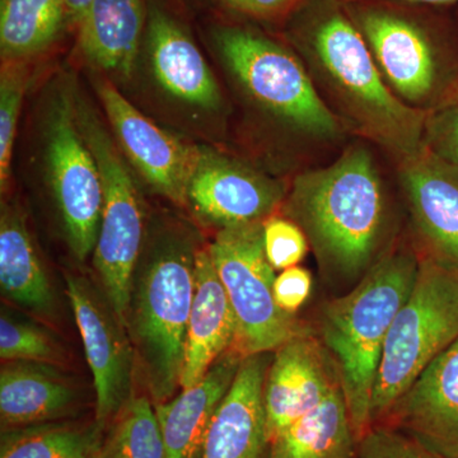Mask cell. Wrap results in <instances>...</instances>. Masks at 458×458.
Masks as SVG:
<instances>
[{
  "mask_svg": "<svg viewBox=\"0 0 458 458\" xmlns=\"http://www.w3.org/2000/svg\"><path fill=\"white\" fill-rule=\"evenodd\" d=\"M316 71L355 131L403 161L426 144L428 114L390 89L366 38L339 13L330 14L312 36Z\"/></svg>",
  "mask_w": 458,
  "mask_h": 458,
  "instance_id": "277c9868",
  "label": "cell"
},
{
  "mask_svg": "<svg viewBox=\"0 0 458 458\" xmlns=\"http://www.w3.org/2000/svg\"><path fill=\"white\" fill-rule=\"evenodd\" d=\"M237 336L236 313L214 267L209 250L199 249L180 387L183 390L200 382L216 360L234 348Z\"/></svg>",
  "mask_w": 458,
  "mask_h": 458,
  "instance_id": "d6986e66",
  "label": "cell"
},
{
  "mask_svg": "<svg viewBox=\"0 0 458 458\" xmlns=\"http://www.w3.org/2000/svg\"><path fill=\"white\" fill-rule=\"evenodd\" d=\"M378 423L443 458H458V340L420 373Z\"/></svg>",
  "mask_w": 458,
  "mask_h": 458,
  "instance_id": "5bb4252c",
  "label": "cell"
},
{
  "mask_svg": "<svg viewBox=\"0 0 458 458\" xmlns=\"http://www.w3.org/2000/svg\"><path fill=\"white\" fill-rule=\"evenodd\" d=\"M229 5L256 17H274L292 7L295 0H225Z\"/></svg>",
  "mask_w": 458,
  "mask_h": 458,
  "instance_id": "836d02e7",
  "label": "cell"
},
{
  "mask_svg": "<svg viewBox=\"0 0 458 458\" xmlns=\"http://www.w3.org/2000/svg\"><path fill=\"white\" fill-rule=\"evenodd\" d=\"M143 26L141 0H92L78 21V47L95 68L129 78Z\"/></svg>",
  "mask_w": 458,
  "mask_h": 458,
  "instance_id": "7402d4cb",
  "label": "cell"
},
{
  "mask_svg": "<svg viewBox=\"0 0 458 458\" xmlns=\"http://www.w3.org/2000/svg\"><path fill=\"white\" fill-rule=\"evenodd\" d=\"M273 352L243 357L213 419L203 458H270L264 387Z\"/></svg>",
  "mask_w": 458,
  "mask_h": 458,
  "instance_id": "e0dca14e",
  "label": "cell"
},
{
  "mask_svg": "<svg viewBox=\"0 0 458 458\" xmlns=\"http://www.w3.org/2000/svg\"><path fill=\"white\" fill-rule=\"evenodd\" d=\"M243 357L238 349H229L200 382L155 405L168 458H203L213 419L233 385Z\"/></svg>",
  "mask_w": 458,
  "mask_h": 458,
  "instance_id": "ac0fdd59",
  "label": "cell"
},
{
  "mask_svg": "<svg viewBox=\"0 0 458 458\" xmlns=\"http://www.w3.org/2000/svg\"><path fill=\"white\" fill-rule=\"evenodd\" d=\"M285 200L278 181L210 149L198 147L186 203L219 229L264 222Z\"/></svg>",
  "mask_w": 458,
  "mask_h": 458,
  "instance_id": "8fae6325",
  "label": "cell"
},
{
  "mask_svg": "<svg viewBox=\"0 0 458 458\" xmlns=\"http://www.w3.org/2000/svg\"><path fill=\"white\" fill-rule=\"evenodd\" d=\"M399 164L401 183L426 256L458 270V168L427 144Z\"/></svg>",
  "mask_w": 458,
  "mask_h": 458,
  "instance_id": "9a60e30c",
  "label": "cell"
},
{
  "mask_svg": "<svg viewBox=\"0 0 458 458\" xmlns=\"http://www.w3.org/2000/svg\"><path fill=\"white\" fill-rule=\"evenodd\" d=\"M98 93L116 140L135 170L158 194L185 204L198 147L182 143L156 125L110 81H98Z\"/></svg>",
  "mask_w": 458,
  "mask_h": 458,
  "instance_id": "7c38bea8",
  "label": "cell"
},
{
  "mask_svg": "<svg viewBox=\"0 0 458 458\" xmlns=\"http://www.w3.org/2000/svg\"><path fill=\"white\" fill-rule=\"evenodd\" d=\"M77 400V390L53 364L13 360L2 366V429L60 420L73 411Z\"/></svg>",
  "mask_w": 458,
  "mask_h": 458,
  "instance_id": "44dd1931",
  "label": "cell"
},
{
  "mask_svg": "<svg viewBox=\"0 0 458 458\" xmlns=\"http://www.w3.org/2000/svg\"><path fill=\"white\" fill-rule=\"evenodd\" d=\"M265 254L276 270L297 267L309 251V240L291 219L269 216L264 221Z\"/></svg>",
  "mask_w": 458,
  "mask_h": 458,
  "instance_id": "f546056e",
  "label": "cell"
},
{
  "mask_svg": "<svg viewBox=\"0 0 458 458\" xmlns=\"http://www.w3.org/2000/svg\"><path fill=\"white\" fill-rule=\"evenodd\" d=\"M106 426L50 421L2 429L0 458H90L105 445Z\"/></svg>",
  "mask_w": 458,
  "mask_h": 458,
  "instance_id": "484cf974",
  "label": "cell"
},
{
  "mask_svg": "<svg viewBox=\"0 0 458 458\" xmlns=\"http://www.w3.org/2000/svg\"><path fill=\"white\" fill-rule=\"evenodd\" d=\"M0 288L7 300L30 311L53 310L49 278L36 252L25 214L14 204H3L0 216Z\"/></svg>",
  "mask_w": 458,
  "mask_h": 458,
  "instance_id": "603a6c76",
  "label": "cell"
},
{
  "mask_svg": "<svg viewBox=\"0 0 458 458\" xmlns=\"http://www.w3.org/2000/svg\"><path fill=\"white\" fill-rule=\"evenodd\" d=\"M284 201L327 278L354 284L378 261L387 201L366 148H351L333 165L298 174Z\"/></svg>",
  "mask_w": 458,
  "mask_h": 458,
  "instance_id": "6da1fadb",
  "label": "cell"
},
{
  "mask_svg": "<svg viewBox=\"0 0 458 458\" xmlns=\"http://www.w3.org/2000/svg\"><path fill=\"white\" fill-rule=\"evenodd\" d=\"M45 131L51 191L69 247L83 261L98 243L104 189L98 161L78 125L71 89L59 90L51 101Z\"/></svg>",
  "mask_w": 458,
  "mask_h": 458,
  "instance_id": "9c48e42d",
  "label": "cell"
},
{
  "mask_svg": "<svg viewBox=\"0 0 458 458\" xmlns=\"http://www.w3.org/2000/svg\"><path fill=\"white\" fill-rule=\"evenodd\" d=\"M312 292V276L302 267L283 270L274 282V298L280 309L286 313L295 312L309 300Z\"/></svg>",
  "mask_w": 458,
  "mask_h": 458,
  "instance_id": "d6a6232c",
  "label": "cell"
},
{
  "mask_svg": "<svg viewBox=\"0 0 458 458\" xmlns=\"http://www.w3.org/2000/svg\"><path fill=\"white\" fill-rule=\"evenodd\" d=\"M198 250L182 232H165L141 250L132 276L126 330L155 405L180 386Z\"/></svg>",
  "mask_w": 458,
  "mask_h": 458,
  "instance_id": "3957f363",
  "label": "cell"
},
{
  "mask_svg": "<svg viewBox=\"0 0 458 458\" xmlns=\"http://www.w3.org/2000/svg\"><path fill=\"white\" fill-rule=\"evenodd\" d=\"M419 260L403 247L381 256L349 293L322 311L319 340L335 364L358 441L372 427L370 405L386 337L414 286Z\"/></svg>",
  "mask_w": 458,
  "mask_h": 458,
  "instance_id": "7a4b0ae2",
  "label": "cell"
},
{
  "mask_svg": "<svg viewBox=\"0 0 458 458\" xmlns=\"http://www.w3.org/2000/svg\"><path fill=\"white\" fill-rule=\"evenodd\" d=\"M346 2H355V0H346ZM405 2L424 3V4H450V3H457L458 0H405Z\"/></svg>",
  "mask_w": 458,
  "mask_h": 458,
  "instance_id": "d590c367",
  "label": "cell"
},
{
  "mask_svg": "<svg viewBox=\"0 0 458 458\" xmlns=\"http://www.w3.org/2000/svg\"><path fill=\"white\" fill-rule=\"evenodd\" d=\"M426 144L437 156L458 168V101L428 114Z\"/></svg>",
  "mask_w": 458,
  "mask_h": 458,
  "instance_id": "1f68e13d",
  "label": "cell"
},
{
  "mask_svg": "<svg viewBox=\"0 0 458 458\" xmlns=\"http://www.w3.org/2000/svg\"><path fill=\"white\" fill-rule=\"evenodd\" d=\"M360 25L390 89L419 110L429 104L441 81V64L426 32L387 12H366Z\"/></svg>",
  "mask_w": 458,
  "mask_h": 458,
  "instance_id": "2e32d148",
  "label": "cell"
},
{
  "mask_svg": "<svg viewBox=\"0 0 458 458\" xmlns=\"http://www.w3.org/2000/svg\"><path fill=\"white\" fill-rule=\"evenodd\" d=\"M0 357L5 361L29 360L55 363L60 352L47 330L8 313L0 318Z\"/></svg>",
  "mask_w": 458,
  "mask_h": 458,
  "instance_id": "f1b7e54d",
  "label": "cell"
},
{
  "mask_svg": "<svg viewBox=\"0 0 458 458\" xmlns=\"http://www.w3.org/2000/svg\"><path fill=\"white\" fill-rule=\"evenodd\" d=\"M74 99L78 125L98 161L104 189V209L93 262L108 302L126 327L132 276L143 246V208L128 165L104 123L77 93Z\"/></svg>",
  "mask_w": 458,
  "mask_h": 458,
  "instance_id": "8992f818",
  "label": "cell"
},
{
  "mask_svg": "<svg viewBox=\"0 0 458 458\" xmlns=\"http://www.w3.org/2000/svg\"><path fill=\"white\" fill-rule=\"evenodd\" d=\"M208 250L236 313L234 348L242 355L274 352L307 330L274 298L276 269L265 254L264 222L219 229Z\"/></svg>",
  "mask_w": 458,
  "mask_h": 458,
  "instance_id": "52a82bcc",
  "label": "cell"
},
{
  "mask_svg": "<svg viewBox=\"0 0 458 458\" xmlns=\"http://www.w3.org/2000/svg\"><path fill=\"white\" fill-rule=\"evenodd\" d=\"M110 458H168L155 406L132 397L106 439Z\"/></svg>",
  "mask_w": 458,
  "mask_h": 458,
  "instance_id": "4316f807",
  "label": "cell"
},
{
  "mask_svg": "<svg viewBox=\"0 0 458 458\" xmlns=\"http://www.w3.org/2000/svg\"><path fill=\"white\" fill-rule=\"evenodd\" d=\"M90 458H110V454H108L106 442L102 445L101 450L98 452V454H93Z\"/></svg>",
  "mask_w": 458,
  "mask_h": 458,
  "instance_id": "8d00e7d4",
  "label": "cell"
},
{
  "mask_svg": "<svg viewBox=\"0 0 458 458\" xmlns=\"http://www.w3.org/2000/svg\"><path fill=\"white\" fill-rule=\"evenodd\" d=\"M458 340V270L424 255L414 286L386 337L373 390L372 426Z\"/></svg>",
  "mask_w": 458,
  "mask_h": 458,
  "instance_id": "5b68a950",
  "label": "cell"
},
{
  "mask_svg": "<svg viewBox=\"0 0 458 458\" xmlns=\"http://www.w3.org/2000/svg\"><path fill=\"white\" fill-rule=\"evenodd\" d=\"M69 16L64 0H2V62H26L49 49Z\"/></svg>",
  "mask_w": 458,
  "mask_h": 458,
  "instance_id": "d4e9b609",
  "label": "cell"
},
{
  "mask_svg": "<svg viewBox=\"0 0 458 458\" xmlns=\"http://www.w3.org/2000/svg\"><path fill=\"white\" fill-rule=\"evenodd\" d=\"M148 40L153 74L168 95L203 110L221 106V89L212 69L176 21L165 12L153 9Z\"/></svg>",
  "mask_w": 458,
  "mask_h": 458,
  "instance_id": "ffe728a7",
  "label": "cell"
},
{
  "mask_svg": "<svg viewBox=\"0 0 458 458\" xmlns=\"http://www.w3.org/2000/svg\"><path fill=\"white\" fill-rule=\"evenodd\" d=\"M340 386L333 358L311 331H302L273 352L264 387L269 439L310 414Z\"/></svg>",
  "mask_w": 458,
  "mask_h": 458,
  "instance_id": "4fadbf2b",
  "label": "cell"
},
{
  "mask_svg": "<svg viewBox=\"0 0 458 458\" xmlns=\"http://www.w3.org/2000/svg\"><path fill=\"white\" fill-rule=\"evenodd\" d=\"M216 38L229 71L262 107L313 137L340 134L339 117L325 104L293 54L246 30H221Z\"/></svg>",
  "mask_w": 458,
  "mask_h": 458,
  "instance_id": "ba28073f",
  "label": "cell"
},
{
  "mask_svg": "<svg viewBox=\"0 0 458 458\" xmlns=\"http://www.w3.org/2000/svg\"><path fill=\"white\" fill-rule=\"evenodd\" d=\"M69 17L78 23L92 0H64Z\"/></svg>",
  "mask_w": 458,
  "mask_h": 458,
  "instance_id": "e575fe53",
  "label": "cell"
},
{
  "mask_svg": "<svg viewBox=\"0 0 458 458\" xmlns=\"http://www.w3.org/2000/svg\"><path fill=\"white\" fill-rule=\"evenodd\" d=\"M357 458H443L400 430L377 423L358 441Z\"/></svg>",
  "mask_w": 458,
  "mask_h": 458,
  "instance_id": "4dcf8cb0",
  "label": "cell"
},
{
  "mask_svg": "<svg viewBox=\"0 0 458 458\" xmlns=\"http://www.w3.org/2000/svg\"><path fill=\"white\" fill-rule=\"evenodd\" d=\"M358 439L342 385L321 405L274 437L270 458H357Z\"/></svg>",
  "mask_w": 458,
  "mask_h": 458,
  "instance_id": "cb8c5ba5",
  "label": "cell"
},
{
  "mask_svg": "<svg viewBox=\"0 0 458 458\" xmlns=\"http://www.w3.org/2000/svg\"><path fill=\"white\" fill-rule=\"evenodd\" d=\"M29 84L26 62H2L0 73V186L7 189L21 106Z\"/></svg>",
  "mask_w": 458,
  "mask_h": 458,
  "instance_id": "83f0119b",
  "label": "cell"
},
{
  "mask_svg": "<svg viewBox=\"0 0 458 458\" xmlns=\"http://www.w3.org/2000/svg\"><path fill=\"white\" fill-rule=\"evenodd\" d=\"M66 292L96 390V420L107 426L132 399L135 352L128 330L89 280L66 276Z\"/></svg>",
  "mask_w": 458,
  "mask_h": 458,
  "instance_id": "30bf717a",
  "label": "cell"
}]
</instances>
